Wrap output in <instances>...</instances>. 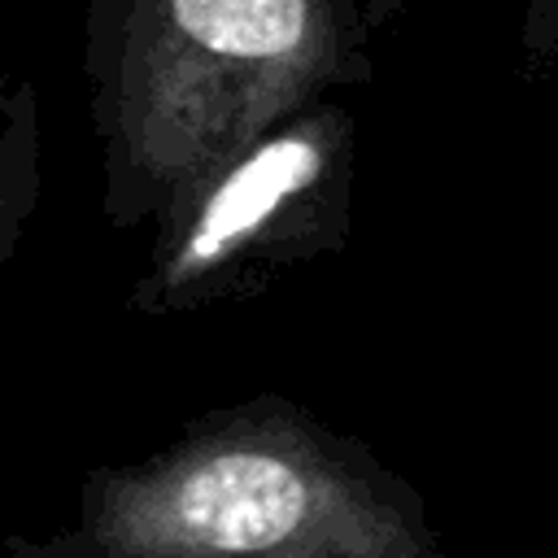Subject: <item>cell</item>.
Wrapping results in <instances>:
<instances>
[{
	"label": "cell",
	"mask_w": 558,
	"mask_h": 558,
	"mask_svg": "<svg viewBox=\"0 0 558 558\" xmlns=\"http://www.w3.org/2000/svg\"><path fill=\"white\" fill-rule=\"evenodd\" d=\"M135 536L183 554L427 558L423 497L301 405H266L144 488Z\"/></svg>",
	"instance_id": "obj_1"
},
{
	"label": "cell",
	"mask_w": 558,
	"mask_h": 558,
	"mask_svg": "<svg viewBox=\"0 0 558 558\" xmlns=\"http://www.w3.org/2000/svg\"><path fill=\"white\" fill-rule=\"evenodd\" d=\"M357 126L336 100H305L218 161L174 244V279H235L310 266L349 244Z\"/></svg>",
	"instance_id": "obj_2"
},
{
	"label": "cell",
	"mask_w": 558,
	"mask_h": 558,
	"mask_svg": "<svg viewBox=\"0 0 558 558\" xmlns=\"http://www.w3.org/2000/svg\"><path fill=\"white\" fill-rule=\"evenodd\" d=\"M401 4H410V0H362V22H366V31H375L379 22H388Z\"/></svg>",
	"instance_id": "obj_3"
}]
</instances>
